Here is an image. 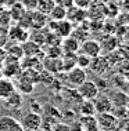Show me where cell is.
Here are the masks:
<instances>
[{"mask_svg":"<svg viewBox=\"0 0 129 131\" xmlns=\"http://www.w3.org/2000/svg\"><path fill=\"white\" fill-rule=\"evenodd\" d=\"M10 37L17 41H27L28 40V32L24 26H15L10 30Z\"/></svg>","mask_w":129,"mask_h":131,"instance_id":"44dd1931","label":"cell"},{"mask_svg":"<svg viewBox=\"0 0 129 131\" xmlns=\"http://www.w3.org/2000/svg\"><path fill=\"white\" fill-rule=\"evenodd\" d=\"M2 76H3V73H2V72H0V77H2Z\"/></svg>","mask_w":129,"mask_h":131,"instance_id":"f546056e","label":"cell"},{"mask_svg":"<svg viewBox=\"0 0 129 131\" xmlns=\"http://www.w3.org/2000/svg\"><path fill=\"white\" fill-rule=\"evenodd\" d=\"M94 2L101 3V4H107V3H110V0H94Z\"/></svg>","mask_w":129,"mask_h":131,"instance_id":"f1b7e54d","label":"cell"},{"mask_svg":"<svg viewBox=\"0 0 129 131\" xmlns=\"http://www.w3.org/2000/svg\"><path fill=\"white\" fill-rule=\"evenodd\" d=\"M79 112H81V116L96 115V109H94L93 101H90V100H81L79 101Z\"/></svg>","mask_w":129,"mask_h":131,"instance_id":"ffe728a7","label":"cell"},{"mask_svg":"<svg viewBox=\"0 0 129 131\" xmlns=\"http://www.w3.org/2000/svg\"><path fill=\"white\" fill-rule=\"evenodd\" d=\"M89 68L93 69V72L96 73H100L101 75L103 72H106V69L108 68V59L104 58V57H94L92 58V62H90V66Z\"/></svg>","mask_w":129,"mask_h":131,"instance_id":"ac0fdd59","label":"cell"},{"mask_svg":"<svg viewBox=\"0 0 129 131\" xmlns=\"http://www.w3.org/2000/svg\"><path fill=\"white\" fill-rule=\"evenodd\" d=\"M54 6H56L54 0H39L36 6V11L45 14V15H49L50 11L54 8Z\"/></svg>","mask_w":129,"mask_h":131,"instance_id":"603a6c76","label":"cell"},{"mask_svg":"<svg viewBox=\"0 0 129 131\" xmlns=\"http://www.w3.org/2000/svg\"><path fill=\"white\" fill-rule=\"evenodd\" d=\"M86 79H88L86 69L79 68V66H74L72 69H70V70L67 72V76H65L67 83L70 84L71 87H75V88L79 86V84L83 83Z\"/></svg>","mask_w":129,"mask_h":131,"instance_id":"277c9868","label":"cell"},{"mask_svg":"<svg viewBox=\"0 0 129 131\" xmlns=\"http://www.w3.org/2000/svg\"><path fill=\"white\" fill-rule=\"evenodd\" d=\"M0 131H24L21 123L13 116H2L0 117Z\"/></svg>","mask_w":129,"mask_h":131,"instance_id":"8fae6325","label":"cell"},{"mask_svg":"<svg viewBox=\"0 0 129 131\" xmlns=\"http://www.w3.org/2000/svg\"><path fill=\"white\" fill-rule=\"evenodd\" d=\"M0 101H2V98H0Z\"/></svg>","mask_w":129,"mask_h":131,"instance_id":"1f68e13d","label":"cell"},{"mask_svg":"<svg viewBox=\"0 0 129 131\" xmlns=\"http://www.w3.org/2000/svg\"><path fill=\"white\" fill-rule=\"evenodd\" d=\"M93 104H94L96 113H106V112H111L114 109L111 98L106 97V95H100L99 94L97 97L93 100Z\"/></svg>","mask_w":129,"mask_h":131,"instance_id":"30bf717a","label":"cell"},{"mask_svg":"<svg viewBox=\"0 0 129 131\" xmlns=\"http://www.w3.org/2000/svg\"><path fill=\"white\" fill-rule=\"evenodd\" d=\"M49 26H51V30L54 32L58 37H67V36H71L74 32V24L71 21H68L67 18L65 19H61V21H50Z\"/></svg>","mask_w":129,"mask_h":131,"instance_id":"3957f363","label":"cell"},{"mask_svg":"<svg viewBox=\"0 0 129 131\" xmlns=\"http://www.w3.org/2000/svg\"><path fill=\"white\" fill-rule=\"evenodd\" d=\"M60 47L63 50V54H76L79 51L81 47V41L78 40L75 36H67L61 39V43H60Z\"/></svg>","mask_w":129,"mask_h":131,"instance_id":"ba28073f","label":"cell"},{"mask_svg":"<svg viewBox=\"0 0 129 131\" xmlns=\"http://www.w3.org/2000/svg\"><path fill=\"white\" fill-rule=\"evenodd\" d=\"M49 19L50 21H61V19H65L67 18V8H64V7H61V6H54V8L50 11V14H49Z\"/></svg>","mask_w":129,"mask_h":131,"instance_id":"7402d4cb","label":"cell"},{"mask_svg":"<svg viewBox=\"0 0 129 131\" xmlns=\"http://www.w3.org/2000/svg\"><path fill=\"white\" fill-rule=\"evenodd\" d=\"M28 19H29V25L35 29H40V28H45L47 25L49 17L45 15V14L39 13V11H28Z\"/></svg>","mask_w":129,"mask_h":131,"instance_id":"7c38bea8","label":"cell"},{"mask_svg":"<svg viewBox=\"0 0 129 131\" xmlns=\"http://www.w3.org/2000/svg\"><path fill=\"white\" fill-rule=\"evenodd\" d=\"M22 47V52L25 57H36L40 52V46L38 43H35L33 40H27L24 41V44L21 46Z\"/></svg>","mask_w":129,"mask_h":131,"instance_id":"d6986e66","label":"cell"},{"mask_svg":"<svg viewBox=\"0 0 129 131\" xmlns=\"http://www.w3.org/2000/svg\"><path fill=\"white\" fill-rule=\"evenodd\" d=\"M20 2L25 8V11H35L39 0H20Z\"/></svg>","mask_w":129,"mask_h":131,"instance_id":"484cf974","label":"cell"},{"mask_svg":"<svg viewBox=\"0 0 129 131\" xmlns=\"http://www.w3.org/2000/svg\"><path fill=\"white\" fill-rule=\"evenodd\" d=\"M93 2H94V0H74V4L78 6V7H81V8L88 10L89 7L92 6Z\"/></svg>","mask_w":129,"mask_h":131,"instance_id":"4316f807","label":"cell"},{"mask_svg":"<svg viewBox=\"0 0 129 131\" xmlns=\"http://www.w3.org/2000/svg\"><path fill=\"white\" fill-rule=\"evenodd\" d=\"M100 47H101V51L104 50L107 52H111V51H114V50H117V47H118V40L114 36H107L104 37V40L100 43Z\"/></svg>","mask_w":129,"mask_h":131,"instance_id":"cb8c5ba5","label":"cell"},{"mask_svg":"<svg viewBox=\"0 0 129 131\" xmlns=\"http://www.w3.org/2000/svg\"><path fill=\"white\" fill-rule=\"evenodd\" d=\"M76 91L81 95L82 100H90V101H93L100 94V90L96 86V83L93 80H88V79L76 87Z\"/></svg>","mask_w":129,"mask_h":131,"instance_id":"7a4b0ae2","label":"cell"},{"mask_svg":"<svg viewBox=\"0 0 129 131\" xmlns=\"http://www.w3.org/2000/svg\"><path fill=\"white\" fill-rule=\"evenodd\" d=\"M42 66L46 70H49L50 73H58L63 70V62H61V57L60 58H51V57H47L45 61L42 62Z\"/></svg>","mask_w":129,"mask_h":131,"instance_id":"9a60e30c","label":"cell"},{"mask_svg":"<svg viewBox=\"0 0 129 131\" xmlns=\"http://www.w3.org/2000/svg\"><path fill=\"white\" fill-rule=\"evenodd\" d=\"M86 17H88V10H85V8H81V7H78L75 4L71 6L70 8H67V19L71 21L74 25L83 22L86 19Z\"/></svg>","mask_w":129,"mask_h":131,"instance_id":"9c48e42d","label":"cell"},{"mask_svg":"<svg viewBox=\"0 0 129 131\" xmlns=\"http://www.w3.org/2000/svg\"><path fill=\"white\" fill-rule=\"evenodd\" d=\"M96 119H97V124H99V128L100 130L114 131L118 127V119H117V116H114L111 112L97 113Z\"/></svg>","mask_w":129,"mask_h":131,"instance_id":"5b68a950","label":"cell"},{"mask_svg":"<svg viewBox=\"0 0 129 131\" xmlns=\"http://www.w3.org/2000/svg\"><path fill=\"white\" fill-rule=\"evenodd\" d=\"M14 91H15V84H14V81L11 79L6 76L0 77V98L4 100L10 94H13Z\"/></svg>","mask_w":129,"mask_h":131,"instance_id":"5bb4252c","label":"cell"},{"mask_svg":"<svg viewBox=\"0 0 129 131\" xmlns=\"http://www.w3.org/2000/svg\"><path fill=\"white\" fill-rule=\"evenodd\" d=\"M99 131H106V130H99Z\"/></svg>","mask_w":129,"mask_h":131,"instance_id":"4dcf8cb0","label":"cell"},{"mask_svg":"<svg viewBox=\"0 0 129 131\" xmlns=\"http://www.w3.org/2000/svg\"><path fill=\"white\" fill-rule=\"evenodd\" d=\"M57 6H61L64 8H70L71 6H74V0H54Z\"/></svg>","mask_w":129,"mask_h":131,"instance_id":"83f0119b","label":"cell"},{"mask_svg":"<svg viewBox=\"0 0 129 131\" xmlns=\"http://www.w3.org/2000/svg\"><path fill=\"white\" fill-rule=\"evenodd\" d=\"M90 62H92V58L82 52H78L76 54V66L79 68H83V69H88L90 66Z\"/></svg>","mask_w":129,"mask_h":131,"instance_id":"d4e9b609","label":"cell"},{"mask_svg":"<svg viewBox=\"0 0 129 131\" xmlns=\"http://www.w3.org/2000/svg\"><path fill=\"white\" fill-rule=\"evenodd\" d=\"M20 123L22 126L24 131H38L43 124V117L40 113L29 111L22 116Z\"/></svg>","mask_w":129,"mask_h":131,"instance_id":"6da1fadb","label":"cell"},{"mask_svg":"<svg viewBox=\"0 0 129 131\" xmlns=\"http://www.w3.org/2000/svg\"><path fill=\"white\" fill-rule=\"evenodd\" d=\"M14 84H15V90L22 95H29L35 90V83H32V81L27 80V79H22L20 76L17 77V83H14Z\"/></svg>","mask_w":129,"mask_h":131,"instance_id":"e0dca14e","label":"cell"},{"mask_svg":"<svg viewBox=\"0 0 129 131\" xmlns=\"http://www.w3.org/2000/svg\"><path fill=\"white\" fill-rule=\"evenodd\" d=\"M78 52H82V54L90 57V58H94V57H99L101 54V47H100V43L96 41L94 39H86L81 43Z\"/></svg>","mask_w":129,"mask_h":131,"instance_id":"8992f818","label":"cell"},{"mask_svg":"<svg viewBox=\"0 0 129 131\" xmlns=\"http://www.w3.org/2000/svg\"><path fill=\"white\" fill-rule=\"evenodd\" d=\"M3 102H4V106L8 109H20L21 106H22L24 104V98H22V94L18 93V91H14L13 94H10L7 98H4V100H2Z\"/></svg>","mask_w":129,"mask_h":131,"instance_id":"4fadbf2b","label":"cell"},{"mask_svg":"<svg viewBox=\"0 0 129 131\" xmlns=\"http://www.w3.org/2000/svg\"><path fill=\"white\" fill-rule=\"evenodd\" d=\"M21 63H20V59L17 58H13V57H8V59L4 62V69H3V76L6 77H10V79H13V77H18L21 75Z\"/></svg>","mask_w":129,"mask_h":131,"instance_id":"52a82bcc","label":"cell"},{"mask_svg":"<svg viewBox=\"0 0 129 131\" xmlns=\"http://www.w3.org/2000/svg\"><path fill=\"white\" fill-rule=\"evenodd\" d=\"M79 124L82 131H99V124H97V119L94 115L92 116H81L79 119Z\"/></svg>","mask_w":129,"mask_h":131,"instance_id":"2e32d148","label":"cell"}]
</instances>
